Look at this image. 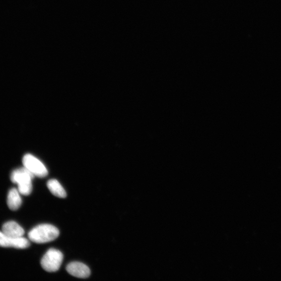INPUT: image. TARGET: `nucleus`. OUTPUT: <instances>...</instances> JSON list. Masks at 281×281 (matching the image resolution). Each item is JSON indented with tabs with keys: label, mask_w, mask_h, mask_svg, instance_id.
Listing matches in <instances>:
<instances>
[{
	"label": "nucleus",
	"mask_w": 281,
	"mask_h": 281,
	"mask_svg": "<svg viewBox=\"0 0 281 281\" xmlns=\"http://www.w3.org/2000/svg\"><path fill=\"white\" fill-rule=\"evenodd\" d=\"M18 190L13 188L10 190L7 196V204L10 210L17 211L21 207V200Z\"/></svg>",
	"instance_id": "6e6552de"
},
{
	"label": "nucleus",
	"mask_w": 281,
	"mask_h": 281,
	"mask_svg": "<svg viewBox=\"0 0 281 281\" xmlns=\"http://www.w3.org/2000/svg\"><path fill=\"white\" fill-rule=\"evenodd\" d=\"M4 234L13 237H22L25 234L24 230L15 221H8L2 226Z\"/></svg>",
	"instance_id": "0eeeda50"
},
{
	"label": "nucleus",
	"mask_w": 281,
	"mask_h": 281,
	"mask_svg": "<svg viewBox=\"0 0 281 281\" xmlns=\"http://www.w3.org/2000/svg\"><path fill=\"white\" fill-rule=\"evenodd\" d=\"M60 231L56 226L49 224L39 225L28 233L29 240L38 244L52 242L58 238Z\"/></svg>",
	"instance_id": "f257e3e1"
},
{
	"label": "nucleus",
	"mask_w": 281,
	"mask_h": 281,
	"mask_svg": "<svg viewBox=\"0 0 281 281\" xmlns=\"http://www.w3.org/2000/svg\"><path fill=\"white\" fill-rule=\"evenodd\" d=\"M63 257L61 252L51 248L42 258L41 265L42 268L47 272H56L61 266Z\"/></svg>",
	"instance_id": "7ed1b4c3"
},
{
	"label": "nucleus",
	"mask_w": 281,
	"mask_h": 281,
	"mask_svg": "<svg viewBox=\"0 0 281 281\" xmlns=\"http://www.w3.org/2000/svg\"><path fill=\"white\" fill-rule=\"evenodd\" d=\"M24 167L35 176L44 178L48 174L46 166L38 158L31 154L25 155L23 159Z\"/></svg>",
	"instance_id": "20e7f679"
},
{
	"label": "nucleus",
	"mask_w": 281,
	"mask_h": 281,
	"mask_svg": "<svg viewBox=\"0 0 281 281\" xmlns=\"http://www.w3.org/2000/svg\"><path fill=\"white\" fill-rule=\"evenodd\" d=\"M35 176L26 168L14 170L10 176L12 182L17 184L18 190L21 195L29 196L32 192V180Z\"/></svg>",
	"instance_id": "f03ea898"
},
{
	"label": "nucleus",
	"mask_w": 281,
	"mask_h": 281,
	"mask_svg": "<svg viewBox=\"0 0 281 281\" xmlns=\"http://www.w3.org/2000/svg\"><path fill=\"white\" fill-rule=\"evenodd\" d=\"M47 187L54 196L59 198L64 199L67 197V194L59 182L56 179L48 181Z\"/></svg>",
	"instance_id": "1a4fd4ad"
},
{
	"label": "nucleus",
	"mask_w": 281,
	"mask_h": 281,
	"mask_svg": "<svg viewBox=\"0 0 281 281\" xmlns=\"http://www.w3.org/2000/svg\"><path fill=\"white\" fill-rule=\"evenodd\" d=\"M30 245L29 241L23 236L13 237L0 232V247H13L18 249H25Z\"/></svg>",
	"instance_id": "39448f33"
},
{
	"label": "nucleus",
	"mask_w": 281,
	"mask_h": 281,
	"mask_svg": "<svg viewBox=\"0 0 281 281\" xmlns=\"http://www.w3.org/2000/svg\"><path fill=\"white\" fill-rule=\"evenodd\" d=\"M67 270L70 275L80 279L87 278L90 276L91 274L89 268L79 262L70 263L68 265Z\"/></svg>",
	"instance_id": "423d86ee"
}]
</instances>
